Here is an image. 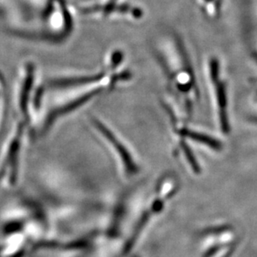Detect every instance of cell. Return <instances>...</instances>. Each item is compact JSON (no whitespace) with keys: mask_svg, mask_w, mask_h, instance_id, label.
<instances>
[{"mask_svg":"<svg viewBox=\"0 0 257 257\" xmlns=\"http://www.w3.org/2000/svg\"><path fill=\"white\" fill-rule=\"evenodd\" d=\"M210 79L215 89V96L218 108V116L220 121V128L224 133H228L230 131L229 122L227 119V98L225 92V84L220 80L219 75V64L217 60H210Z\"/></svg>","mask_w":257,"mask_h":257,"instance_id":"obj_4","label":"cell"},{"mask_svg":"<svg viewBox=\"0 0 257 257\" xmlns=\"http://www.w3.org/2000/svg\"><path fill=\"white\" fill-rule=\"evenodd\" d=\"M89 124L92 131L113 156L122 176L131 179L137 176L141 172V165L121 136L97 117H90Z\"/></svg>","mask_w":257,"mask_h":257,"instance_id":"obj_3","label":"cell"},{"mask_svg":"<svg viewBox=\"0 0 257 257\" xmlns=\"http://www.w3.org/2000/svg\"><path fill=\"white\" fill-rule=\"evenodd\" d=\"M156 52L170 94L166 101L183 119H188L198 95L195 74L186 48L176 35L166 34L157 40Z\"/></svg>","mask_w":257,"mask_h":257,"instance_id":"obj_2","label":"cell"},{"mask_svg":"<svg viewBox=\"0 0 257 257\" xmlns=\"http://www.w3.org/2000/svg\"><path fill=\"white\" fill-rule=\"evenodd\" d=\"M131 74L124 67L104 64L101 71L94 74H79L54 79L50 89L55 95L48 104L44 119V130L72 112L76 111L97 97L128 81Z\"/></svg>","mask_w":257,"mask_h":257,"instance_id":"obj_1","label":"cell"}]
</instances>
